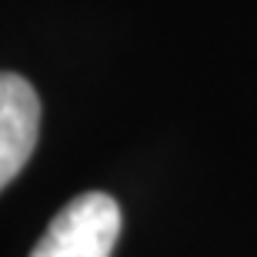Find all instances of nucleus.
Segmentation results:
<instances>
[{
	"mask_svg": "<svg viewBox=\"0 0 257 257\" xmlns=\"http://www.w3.org/2000/svg\"><path fill=\"white\" fill-rule=\"evenodd\" d=\"M40 100L30 80L0 74V191L7 187L37 147Z\"/></svg>",
	"mask_w": 257,
	"mask_h": 257,
	"instance_id": "obj_2",
	"label": "nucleus"
},
{
	"mask_svg": "<svg viewBox=\"0 0 257 257\" xmlns=\"http://www.w3.org/2000/svg\"><path fill=\"white\" fill-rule=\"evenodd\" d=\"M120 237V207L110 194L87 191L57 210L30 257H110Z\"/></svg>",
	"mask_w": 257,
	"mask_h": 257,
	"instance_id": "obj_1",
	"label": "nucleus"
}]
</instances>
